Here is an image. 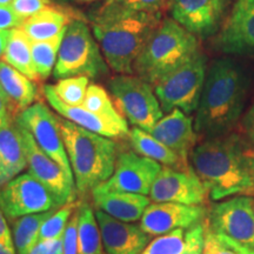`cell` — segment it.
<instances>
[{"label": "cell", "instance_id": "obj_18", "mask_svg": "<svg viewBox=\"0 0 254 254\" xmlns=\"http://www.w3.org/2000/svg\"><path fill=\"white\" fill-rule=\"evenodd\" d=\"M168 8L174 21L201 38L213 36L222 17L214 0H170Z\"/></svg>", "mask_w": 254, "mask_h": 254}, {"label": "cell", "instance_id": "obj_3", "mask_svg": "<svg viewBox=\"0 0 254 254\" xmlns=\"http://www.w3.org/2000/svg\"><path fill=\"white\" fill-rule=\"evenodd\" d=\"M161 20V12L104 4L95 14L92 31L107 65L119 74H133L136 58Z\"/></svg>", "mask_w": 254, "mask_h": 254}, {"label": "cell", "instance_id": "obj_6", "mask_svg": "<svg viewBox=\"0 0 254 254\" xmlns=\"http://www.w3.org/2000/svg\"><path fill=\"white\" fill-rule=\"evenodd\" d=\"M109 71L99 44L86 23L74 19L66 27L53 69L56 79L85 75L98 78Z\"/></svg>", "mask_w": 254, "mask_h": 254}, {"label": "cell", "instance_id": "obj_26", "mask_svg": "<svg viewBox=\"0 0 254 254\" xmlns=\"http://www.w3.org/2000/svg\"><path fill=\"white\" fill-rule=\"evenodd\" d=\"M2 60L26 75L32 81L40 80L32 60L31 41L20 27L9 30L7 46Z\"/></svg>", "mask_w": 254, "mask_h": 254}, {"label": "cell", "instance_id": "obj_21", "mask_svg": "<svg viewBox=\"0 0 254 254\" xmlns=\"http://www.w3.org/2000/svg\"><path fill=\"white\" fill-rule=\"evenodd\" d=\"M93 202L99 211L125 222L141 219L151 199L138 193L104 192L99 189L92 190Z\"/></svg>", "mask_w": 254, "mask_h": 254}, {"label": "cell", "instance_id": "obj_35", "mask_svg": "<svg viewBox=\"0 0 254 254\" xmlns=\"http://www.w3.org/2000/svg\"><path fill=\"white\" fill-rule=\"evenodd\" d=\"M170 0H106L105 4H114L138 12H161Z\"/></svg>", "mask_w": 254, "mask_h": 254}, {"label": "cell", "instance_id": "obj_48", "mask_svg": "<svg viewBox=\"0 0 254 254\" xmlns=\"http://www.w3.org/2000/svg\"><path fill=\"white\" fill-rule=\"evenodd\" d=\"M81 1H85V2H91V1H94V0H81Z\"/></svg>", "mask_w": 254, "mask_h": 254}, {"label": "cell", "instance_id": "obj_38", "mask_svg": "<svg viewBox=\"0 0 254 254\" xmlns=\"http://www.w3.org/2000/svg\"><path fill=\"white\" fill-rule=\"evenodd\" d=\"M79 205V204H78ZM78 206L63 236V254H78Z\"/></svg>", "mask_w": 254, "mask_h": 254}, {"label": "cell", "instance_id": "obj_9", "mask_svg": "<svg viewBox=\"0 0 254 254\" xmlns=\"http://www.w3.org/2000/svg\"><path fill=\"white\" fill-rule=\"evenodd\" d=\"M15 122L33 135L41 150L62 167L69 182L74 184V176L64 144L58 117L51 112L46 105L36 103L19 113Z\"/></svg>", "mask_w": 254, "mask_h": 254}, {"label": "cell", "instance_id": "obj_10", "mask_svg": "<svg viewBox=\"0 0 254 254\" xmlns=\"http://www.w3.org/2000/svg\"><path fill=\"white\" fill-rule=\"evenodd\" d=\"M58 207L50 190L30 173L19 174L8 182L0 194V208L9 219L43 213Z\"/></svg>", "mask_w": 254, "mask_h": 254}, {"label": "cell", "instance_id": "obj_30", "mask_svg": "<svg viewBox=\"0 0 254 254\" xmlns=\"http://www.w3.org/2000/svg\"><path fill=\"white\" fill-rule=\"evenodd\" d=\"M64 33L55 39L31 43L32 60H33L34 68L40 80H45L49 78L55 69Z\"/></svg>", "mask_w": 254, "mask_h": 254}, {"label": "cell", "instance_id": "obj_41", "mask_svg": "<svg viewBox=\"0 0 254 254\" xmlns=\"http://www.w3.org/2000/svg\"><path fill=\"white\" fill-rule=\"evenodd\" d=\"M15 114L12 110L9 100L6 97V94L2 91V88L0 87V129L2 127H6L11 125L12 123L15 122Z\"/></svg>", "mask_w": 254, "mask_h": 254}, {"label": "cell", "instance_id": "obj_5", "mask_svg": "<svg viewBox=\"0 0 254 254\" xmlns=\"http://www.w3.org/2000/svg\"><path fill=\"white\" fill-rule=\"evenodd\" d=\"M199 52V41L173 19L161 20L134 63V73L157 84Z\"/></svg>", "mask_w": 254, "mask_h": 254}, {"label": "cell", "instance_id": "obj_1", "mask_svg": "<svg viewBox=\"0 0 254 254\" xmlns=\"http://www.w3.org/2000/svg\"><path fill=\"white\" fill-rule=\"evenodd\" d=\"M190 159L214 201L228 196H254V148L240 135L228 133L205 139L193 148Z\"/></svg>", "mask_w": 254, "mask_h": 254}, {"label": "cell", "instance_id": "obj_33", "mask_svg": "<svg viewBox=\"0 0 254 254\" xmlns=\"http://www.w3.org/2000/svg\"><path fill=\"white\" fill-rule=\"evenodd\" d=\"M184 249L185 232L183 228H179L155 238L140 254H182Z\"/></svg>", "mask_w": 254, "mask_h": 254}, {"label": "cell", "instance_id": "obj_7", "mask_svg": "<svg viewBox=\"0 0 254 254\" xmlns=\"http://www.w3.org/2000/svg\"><path fill=\"white\" fill-rule=\"evenodd\" d=\"M206 74L207 59L199 51L189 62L161 78L154 85V92L163 112L170 113L178 109L190 114L196 111Z\"/></svg>", "mask_w": 254, "mask_h": 254}, {"label": "cell", "instance_id": "obj_45", "mask_svg": "<svg viewBox=\"0 0 254 254\" xmlns=\"http://www.w3.org/2000/svg\"><path fill=\"white\" fill-rule=\"evenodd\" d=\"M0 254H17L14 246H6L0 244Z\"/></svg>", "mask_w": 254, "mask_h": 254}, {"label": "cell", "instance_id": "obj_8", "mask_svg": "<svg viewBox=\"0 0 254 254\" xmlns=\"http://www.w3.org/2000/svg\"><path fill=\"white\" fill-rule=\"evenodd\" d=\"M114 105L134 127L150 132L163 118V110L152 85L140 77L119 74L109 81Z\"/></svg>", "mask_w": 254, "mask_h": 254}, {"label": "cell", "instance_id": "obj_32", "mask_svg": "<svg viewBox=\"0 0 254 254\" xmlns=\"http://www.w3.org/2000/svg\"><path fill=\"white\" fill-rule=\"evenodd\" d=\"M205 222L206 231L202 254H254V250L241 245L225 234L213 231L209 228L207 221L205 220Z\"/></svg>", "mask_w": 254, "mask_h": 254}, {"label": "cell", "instance_id": "obj_2", "mask_svg": "<svg viewBox=\"0 0 254 254\" xmlns=\"http://www.w3.org/2000/svg\"><path fill=\"white\" fill-rule=\"evenodd\" d=\"M249 88L250 75L241 64L232 58L214 60L196 109V134L205 139L228 134L243 114Z\"/></svg>", "mask_w": 254, "mask_h": 254}, {"label": "cell", "instance_id": "obj_44", "mask_svg": "<svg viewBox=\"0 0 254 254\" xmlns=\"http://www.w3.org/2000/svg\"><path fill=\"white\" fill-rule=\"evenodd\" d=\"M8 36H9V30L0 31V59L4 58L6 46H7Z\"/></svg>", "mask_w": 254, "mask_h": 254}, {"label": "cell", "instance_id": "obj_40", "mask_svg": "<svg viewBox=\"0 0 254 254\" xmlns=\"http://www.w3.org/2000/svg\"><path fill=\"white\" fill-rule=\"evenodd\" d=\"M30 254H63V237L53 240H39Z\"/></svg>", "mask_w": 254, "mask_h": 254}, {"label": "cell", "instance_id": "obj_19", "mask_svg": "<svg viewBox=\"0 0 254 254\" xmlns=\"http://www.w3.org/2000/svg\"><path fill=\"white\" fill-rule=\"evenodd\" d=\"M148 133L189 163V157L198 139L194 124L189 114L178 109L173 110L159 120Z\"/></svg>", "mask_w": 254, "mask_h": 254}, {"label": "cell", "instance_id": "obj_24", "mask_svg": "<svg viewBox=\"0 0 254 254\" xmlns=\"http://www.w3.org/2000/svg\"><path fill=\"white\" fill-rule=\"evenodd\" d=\"M71 21L68 14L62 9L50 6L33 17L26 19L20 28L25 32L31 43H36L59 37L65 32Z\"/></svg>", "mask_w": 254, "mask_h": 254}, {"label": "cell", "instance_id": "obj_17", "mask_svg": "<svg viewBox=\"0 0 254 254\" xmlns=\"http://www.w3.org/2000/svg\"><path fill=\"white\" fill-rule=\"evenodd\" d=\"M95 218L106 254H140L150 244L151 236L136 225L118 220L99 209Z\"/></svg>", "mask_w": 254, "mask_h": 254}, {"label": "cell", "instance_id": "obj_29", "mask_svg": "<svg viewBox=\"0 0 254 254\" xmlns=\"http://www.w3.org/2000/svg\"><path fill=\"white\" fill-rule=\"evenodd\" d=\"M81 106L90 111V112L101 117V118L109 120L110 123H113L116 125L123 127V128L128 129L127 120L120 114L116 105L111 100L106 90L99 86V85L91 84L88 86L86 97H85V100Z\"/></svg>", "mask_w": 254, "mask_h": 254}, {"label": "cell", "instance_id": "obj_46", "mask_svg": "<svg viewBox=\"0 0 254 254\" xmlns=\"http://www.w3.org/2000/svg\"><path fill=\"white\" fill-rule=\"evenodd\" d=\"M214 1H215V4H217L218 8L220 9L222 13H224V8H225V6H226L227 0H214Z\"/></svg>", "mask_w": 254, "mask_h": 254}, {"label": "cell", "instance_id": "obj_16", "mask_svg": "<svg viewBox=\"0 0 254 254\" xmlns=\"http://www.w3.org/2000/svg\"><path fill=\"white\" fill-rule=\"evenodd\" d=\"M215 47L232 56H254V0H237Z\"/></svg>", "mask_w": 254, "mask_h": 254}, {"label": "cell", "instance_id": "obj_23", "mask_svg": "<svg viewBox=\"0 0 254 254\" xmlns=\"http://www.w3.org/2000/svg\"><path fill=\"white\" fill-rule=\"evenodd\" d=\"M0 87L9 100L15 118L33 105L38 98L37 87L31 79L4 60H0Z\"/></svg>", "mask_w": 254, "mask_h": 254}, {"label": "cell", "instance_id": "obj_39", "mask_svg": "<svg viewBox=\"0 0 254 254\" xmlns=\"http://www.w3.org/2000/svg\"><path fill=\"white\" fill-rule=\"evenodd\" d=\"M24 19L15 13L11 5H0V31L21 27Z\"/></svg>", "mask_w": 254, "mask_h": 254}, {"label": "cell", "instance_id": "obj_27", "mask_svg": "<svg viewBox=\"0 0 254 254\" xmlns=\"http://www.w3.org/2000/svg\"><path fill=\"white\" fill-rule=\"evenodd\" d=\"M57 209L17 218L12 225V239L17 254H30L31 250L39 241L41 226Z\"/></svg>", "mask_w": 254, "mask_h": 254}, {"label": "cell", "instance_id": "obj_11", "mask_svg": "<svg viewBox=\"0 0 254 254\" xmlns=\"http://www.w3.org/2000/svg\"><path fill=\"white\" fill-rule=\"evenodd\" d=\"M209 228L254 250V200L237 195L214 205L206 219Z\"/></svg>", "mask_w": 254, "mask_h": 254}, {"label": "cell", "instance_id": "obj_34", "mask_svg": "<svg viewBox=\"0 0 254 254\" xmlns=\"http://www.w3.org/2000/svg\"><path fill=\"white\" fill-rule=\"evenodd\" d=\"M77 206L78 204L72 202V204H67L57 209L41 226L39 240H53L62 238L69 218Z\"/></svg>", "mask_w": 254, "mask_h": 254}, {"label": "cell", "instance_id": "obj_22", "mask_svg": "<svg viewBox=\"0 0 254 254\" xmlns=\"http://www.w3.org/2000/svg\"><path fill=\"white\" fill-rule=\"evenodd\" d=\"M26 167L23 135L14 122L0 129V185L4 187Z\"/></svg>", "mask_w": 254, "mask_h": 254}, {"label": "cell", "instance_id": "obj_4", "mask_svg": "<svg viewBox=\"0 0 254 254\" xmlns=\"http://www.w3.org/2000/svg\"><path fill=\"white\" fill-rule=\"evenodd\" d=\"M58 120L75 186L85 194L112 177L118 157L117 144L67 119Z\"/></svg>", "mask_w": 254, "mask_h": 254}, {"label": "cell", "instance_id": "obj_36", "mask_svg": "<svg viewBox=\"0 0 254 254\" xmlns=\"http://www.w3.org/2000/svg\"><path fill=\"white\" fill-rule=\"evenodd\" d=\"M206 220V219H205ZM205 220L189 228L185 233V249L182 254H202L205 243Z\"/></svg>", "mask_w": 254, "mask_h": 254}, {"label": "cell", "instance_id": "obj_14", "mask_svg": "<svg viewBox=\"0 0 254 254\" xmlns=\"http://www.w3.org/2000/svg\"><path fill=\"white\" fill-rule=\"evenodd\" d=\"M18 126L23 135L28 173L50 190L59 207L74 202V184L69 182L62 167L41 150L33 135L23 126Z\"/></svg>", "mask_w": 254, "mask_h": 254}, {"label": "cell", "instance_id": "obj_47", "mask_svg": "<svg viewBox=\"0 0 254 254\" xmlns=\"http://www.w3.org/2000/svg\"><path fill=\"white\" fill-rule=\"evenodd\" d=\"M13 0H0V5H9Z\"/></svg>", "mask_w": 254, "mask_h": 254}, {"label": "cell", "instance_id": "obj_20", "mask_svg": "<svg viewBox=\"0 0 254 254\" xmlns=\"http://www.w3.org/2000/svg\"><path fill=\"white\" fill-rule=\"evenodd\" d=\"M44 93L47 101L51 106L58 112L64 118L74 123L75 125L84 127L88 131L97 133L106 138H123V136L128 135L129 129L123 128L116 124L110 123L109 120L101 118L97 114L90 112L82 106H69L64 101L59 99V97L53 90V86L45 85L44 86Z\"/></svg>", "mask_w": 254, "mask_h": 254}, {"label": "cell", "instance_id": "obj_37", "mask_svg": "<svg viewBox=\"0 0 254 254\" xmlns=\"http://www.w3.org/2000/svg\"><path fill=\"white\" fill-rule=\"evenodd\" d=\"M9 5L19 17L26 20L33 17L34 14L50 7L51 0H13Z\"/></svg>", "mask_w": 254, "mask_h": 254}, {"label": "cell", "instance_id": "obj_49", "mask_svg": "<svg viewBox=\"0 0 254 254\" xmlns=\"http://www.w3.org/2000/svg\"><path fill=\"white\" fill-rule=\"evenodd\" d=\"M1 190H2V186L0 185V194H1Z\"/></svg>", "mask_w": 254, "mask_h": 254}, {"label": "cell", "instance_id": "obj_31", "mask_svg": "<svg viewBox=\"0 0 254 254\" xmlns=\"http://www.w3.org/2000/svg\"><path fill=\"white\" fill-rule=\"evenodd\" d=\"M90 86V78L85 75L60 79L53 86L59 99L69 106H81Z\"/></svg>", "mask_w": 254, "mask_h": 254}, {"label": "cell", "instance_id": "obj_42", "mask_svg": "<svg viewBox=\"0 0 254 254\" xmlns=\"http://www.w3.org/2000/svg\"><path fill=\"white\" fill-rule=\"evenodd\" d=\"M0 244L6 246H14L13 239H12V232L9 230L5 214L1 208H0Z\"/></svg>", "mask_w": 254, "mask_h": 254}, {"label": "cell", "instance_id": "obj_25", "mask_svg": "<svg viewBox=\"0 0 254 254\" xmlns=\"http://www.w3.org/2000/svg\"><path fill=\"white\" fill-rule=\"evenodd\" d=\"M128 136L135 153L150 158L159 164H163L164 166L177 168V170H186L190 167L189 163L184 161L179 155H177L167 146L157 140L153 135L144 129L133 127L132 129H129Z\"/></svg>", "mask_w": 254, "mask_h": 254}, {"label": "cell", "instance_id": "obj_13", "mask_svg": "<svg viewBox=\"0 0 254 254\" xmlns=\"http://www.w3.org/2000/svg\"><path fill=\"white\" fill-rule=\"evenodd\" d=\"M208 195L207 187L192 166L186 170L164 166L150 192V199L153 202H178L192 206L204 205Z\"/></svg>", "mask_w": 254, "mask_h": 254}, {"label": "cell", "instance_id": "obj_15", "mask_svg": "<svg viewBox=\"0 0 254 254\" xmlns=\"http://www.w3.org/2000/svg\"><path fill=\"white\" fill-rule=\"evenodd\" d=\"M205 219L206 209L202 205L153 202L145 209L140 219V227L148 236L159 237L179 228L189 230Z\"/></svg>", "mask_w": 254, "mask_h": 254}, {"label": "cell", "instance_id": "obj_28", "mask_svg": "<svg viewBox=\"0 0 254 254\" xmlns=\"http://www.w3.org/2000/svg\"><path fill=\"white\" fill-rule=\"evenodd\" d=\"M78 254H105L99 225L90 205H78Z\"/></svg>", "mask_w": 254, "mask_h": 254}, {"label": "cell", "instance_id": "obj_12", "mask_svg": "<svg viewBox=\"0 0 254 254\" xmlns=\"http://www.w3.org/2000/svg\"><path fill=\"white\" fill-rule=\"evenodd\" d=\"M161 168L163 166L160 164L150 158L132 151L123 152L117 157L112 177L95 189L104 192H127L147 195Z\"/></svg>", "mask_w": 254, "mask_h": 254}, {"label": "cell", "instance_id": "obj_43", "mask_svg": "<svg viewBox=\"0 0 254 254\" xmlns=\"http://www.w3.org/2000/svg\"><path fill=\"white\" fill-rule=\"evenodd\" d=\"M243 127L244 131L246 133V136L249 138L251 144L254 145V103L250 110L247 111L243 119Z\"/></svg>", "mask_w": 254, "mask_h": 254}]
</instances>
